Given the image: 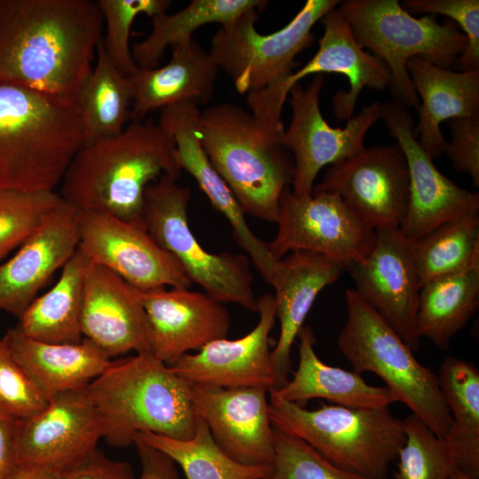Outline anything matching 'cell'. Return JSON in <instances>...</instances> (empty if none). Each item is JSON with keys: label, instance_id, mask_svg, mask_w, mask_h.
I'll list each match as a JSON object with an SVG mask.
<instances>
[{"label": "cell", "instance_id": "1", "mask_svg": "<svg viewBox=\"0 0 479 479\" xmlns=\"http://www.w3.org/2000/svg\"><path fill=\"white\" fill-rule=\"evenodd\" d=\"M104 19L92 0H0V82L75 105Z\"/></svg>", "mask_w": 479, "mask_h": 479}, {"label": "cell", "instance_id": "2", "mask_svg": "<svg viewBox=\"0 0 479 479\" xmlns=\"http://www.w3.org/2000/svg\"><path fill=\"white\" fill-rule=\"evenodd\" d=\"M181 170L170 134L152 120L131 122L118 135L78 150L59 194L79 211L131 221L142 218L146 187L163 175L179 177Z\"/></svg>", "mask_w": 479, "mask_h": 479}, {"label": "cell", "instance_id": "3", "mask_svg": "<svg viewBox=\"0 0 479 479\" xmlns=\"http://www.w3.org/2000/svg\"><path fill=\"white\" fill-rule=\"evenodd\" d=\"M83 144L75 105L0 82V190L53 192Z\"/></svg>", "mask_w": 479, "mask_h": 479}, {"label": "cell", "instance_id": "4", "mask_svg": "<svg viewBox=\"0 0 479 479\" xmlns=\"http://www.w3.org/2000/svg\"><path fill=\"white\" fill-rule=\"evenodd\" d=\"M85 391L113 447H128L141 432L181 440L195 432L188 382L151 352L113 360Z\"/></svg>", "mask_w": 479, "mask_h": 479}, {"label": "cell", "instance_id": "5", "mask_svg": "<svg viewBox=\"0 0 479 479\" xmlns=\"http://www.w3.org/2000/svg\"><path fill=\"white\" fill-rule=\"evenodd\" d=\"M284 131L266 127L230 102L207 108L200 121L202 148L243 212L272 223L294 173Z\"/></svg>", "mask_w": 479, "mask_h": 479}, {"label": "cell", "instance_id": "6", "mask_svg": "<svg viewBox=\"0 0 479 479\" xmlns=\"http://www.w3.org/2000/svg\"><path fill=\"white\" fill-rule=\"evenodd\" d=\"M269 413L274 428L304 441L334 466L370 477H387L405 442L403 420L389 407L321 404L308 410L269 393Z\"/></svg>", "mask_w": 479, "mask_h": 479}, {"label": "cell", "instance_id": "7", "mask_svg": "<svg viewBox=\"0 0 479 479\" xmlns=\"http://www.w3.org/2000/svg\"><path fill=\"white\" fill-rule=\"evenodd\" d=\"M347 320L337 344L357 374L381 377L412 412L440 438L447 435L452 417L437 375L421 365L393 328L355 291L345 293Z\"/></svg>", "mask_w": 479, "mask_h": 479}, {"label": "cell", "instance_id": "8", "mask_svg": "<svg viewBox=\"0 0 479 479\" xmlns=\"http://www.w3.org/2000/svg\"><path fill=\"white\" fill-rule=\"evenodd\" d=\"M356 40L387 66L394 101L415 109L419 97L407 70L413 57L449 68L467 46L452 21L440 24L436 15L415 18L397 0H346L338 5Z\"/></svg>", "mask_w": 479, "mask_h": 479}, {"label": "cell", "instance_id": "9", "mask_svg": "<svg viewBox=\"0 0 479 479\" xmlns=\"http://www.w3.org/2000/svg\"><path fill=\"white\" fill-rule=\"evenodd\" d=\"M177 179L163 175L146 187L141 216L147 232L207 294L257 312L248 257L230 252L214 254L201 247L187 220L191 189L181 186Z\"/></svg>", "mask_w": 479, "mask_h": 479}, {"label": "cell", "instance_id": "10", "mask_svg": "<svg viewBox=\"0 0 479 479\" xmlns=\"http://www.w3.org/2000/svg\"><path fill=\"white\" fill-rule=\"evenodd\" d=\"M339 0H308L283 28L270 35L255 27L261 11L250 10L221 25L211 40L210 54L239 93L248 94L285 81L294 59L314 41L312 27Z\"/></svg>", "mask_w": 479, "mask_h": 479}, {"label": "cell", "instance_id": "11", "mask_svg": "<svg viewBox=\"0 0 479 479\" xmlns=\"http://www.w3.org/2000/svg\"><path fill=\"white\" fill-rule=\"evenodd\" d=\"M276 223L278 232L268 246L277 260L303 250L324 255L346 271L367 256L375 242V230L340 196L315 187L310 196L285 188Z\"/></svg>", "mask_w": 479, "mask_h": 479}, {"label": "cell", "instance_id": "12", "mask_svg": "<svg viewBox=\"0 0 479 479\" xmlns=\"http://www.w3.org/2000/svg\"><path fill=\"white\" fill-rule=\"evenodd\" d=\"M324 82V75H316L306 87L295 83L288 93L292 117L284 131L283 144L294 160L290 188L297 196L312 194L314 181L322 168L362 150L365 134L381 119L382 103L375 101L363 106L344 128L331 127L319 106Z\"/></svg>", "mask_w": 479, "mask_h": 479}, {"label": "cell", "instance_id": "13", "mask_svg": "<svg viewBox=\"0 0 479 479\" xmlns=\"http://www.w3.org/2000/svg\"><path fill=\"white\" fill-rule=\"evenodd\" d=\"M80 250L140 291L158 287L190 288L181 264L161 248L142 218L126 221L98 212L79 211Z\"/></svg>", "mask_w": 479, "mask_h": 479}, {"label": "cell", "instance_id": "14", "mask_svg": "<svg viewBox=\"0 0 479 479\" xmlns=\"http://www.w3.org/2000/svg\"><path fill=\"white\" fill-rule=\"evenodd\" d=\"M317 189L334 192L374 230L401 225L409 201V173L397 144L364 147L330 165Z\"/></svg>", "mask_w": 479, "mask_h": 479}, {"label": "cell", "instance_id": "15", "mask_svg": "<svg viewBox=\"0 0 479 479\" xmlns=\"http://www.w3.org/2000/svg\"><path fill=\"white\" fill-rule=\"evenodd\" d=\"M381 119L403 150L409 173V201L399 226L413 242L440 225L479 210V193L458 186L442 174L414 136L409 108L397 101L382 103Z\"/></svg>", "mask_w": 479, "mask_h": 479}, {"label": "cell", "instance_id": "16", "mask_svg": "<svg viewBox=\"0 0 479 479\" xmlns=\"http://www.w3.org/2000/svg\"><path fill=\"white\" fill-rule=\"evenodd\" d=\"M347 270L359 296L417 351L421 343L416 326L420 283L412 244L399 228L376 229L371 252Z\"/></svg>", "mask_w": 479, "mask_h": 479}, {"label": "cell", "instance_id": "17", "mask_svg": "<svg viewBox=\"0 0 479 479\" xmlns=\"http://www.w3.org/2000/svg\"><path fill=\"white\" fill-rule=\"evenodd\" d=\"M100 417L85 389L58 394L38 414L19 421L18 464L62 474L98 448Z\"/></svg>", "mask_w": 479, "mask_h": 479}, {"label": "cell", "instance_id": "18", "mask_svg": "<svg viewBox=\"0 0 479 479\" xmlns=\"http://www.w3.org/2000/svg\"><path fill=\"white\" fill-rule=\"evenodd\" d=\"M188 386L196 414L229 457L249 467L272 465L275 437L267 389H224L190 382Z\"/></svg>", "mask_w": 479, "mask_h": 479}, {"label": "cell", "instance_id": "19", "mask_svg": "<svg viewBox=\"0 0 479 479\" xmlns=\"http://www.w3.org/2000/svg\"><path fill=\"white\" fill-rule=\"evenodd\" d=\"M257 312L258 323L245 336L213 341L196 354H185L169 366L190 383L224 389H277L270 338L276 319L271 294L266 293L257 298Z\"/></svg>", "mask_w": 479, "mask_h": 479}, {"label": "cell", "instance_id": "20", "mask_svg": "<svg viewBox=\"0 0 479 479\" xmlns=\"http://www.w3.org/2000/svg\"><path fill=\"white\" fill-rule=\"evenodd\" d=\"M201 111L192 101H184L160 109L158 123L173 137L177 161L198 183L212 206L230 223L234 240L251 258L263 280L272 285L279 261L268 243L256 237L245 220L236 198L213 168L200 144Z\"/></svg>", "mask_w": 479, "mask_h": 479}, {"label": "cell", "instance_id": "21", "mask_svg": "<svg viewBox=\"0 0 479 479\" xmlns=\"http://www.w3.org/2000/svg\"><path fill=\"white\" fill-rule=\"evenodd\" d=\"M146 314L151 353L171 365L190 350L226 338L230 315L224 303L205 292L158 287L141 291Z\"/></svg>", "mask_w": 479, "mask_h": 479}, {"label": "cell", "instance_id": "22", "mask_svg": "<svg viewBox=\"0 0 479 479\" xmlns=\"http://www.w3.org/2000/svg\"><path fill=\"white\" fill-rule=\"evenodd\" d=\"M81 328L109 357L151 352L150 330L141 291L109 269L89 262L83 286Z\"/></svg>", "mask_w": 479, "mask_h": 479}, {"label": "cell", "instance_id": "23", "mask_svg": "<svg viewBox=\"0 0 479 479\" xmlns=\"http://www.w3.org/2000/svg\"><path fill=\"white\" fill-rule=\"evenodd\" d=\"M79 210L63 202L0 264V310L18 318L78 248Z\"/></svg>", "mask_w": 479, "mask_h": 479}, {"label": "cell", "instance_id": "24", "mask_svg": "<svg viewBox=\"0 0 479 479\" xmlns=\"http://www.w3.org/2000/svg\"><path fill=\"white\" fill-rule=\"evenodd\" d=\"M324 33L316 54L285 80L288 90L310 75L338 74L347 77L349 90H339L332 98L334 114L349 121L365 87L383 90L389 86L390 75L385 63L367 52L356 40L349 23L338 7L321 18Z\"/></svg>", "mask_w": 479, "mask_h": 479}, {"label": "cell", "instance_id": "25", "mask_svg": "<svg viewBox=\"0 0 479 479\" xmlns=\"http://www.w3.org/2000/svg\"><path fill=\"white\" fill-rule=\"evenodd\" d=\"M344 271L339 263L309 251H293L280 259L271 285L280 326L279 340L271 350L277 389L288 381L291 349L316 297Z\"/></svg>", "mask_w": 479, "mask_h": 479}, {"label": "cell", "instance_id": "26", "mask_svg": "<svg viewBox=\"0 0 479 479\" xmlns=\"http://www.w3.org/2000/svg\"><path fill=\"white\" fill-rule=\"evenodd\" d=\"M172 49L161 67L137 69L129 76L133 88L130 121L151 111L184 101L208 104L213 98L219 67L209 51L193 37Z\"/></svg>", "mask_w": 479, "mask_h": 479}, {"label": "cell", "instance_id": "27", "mask_svg": "<svg viewBox=\"0 0 479 479\" xmlns=\"http://www.w3.org/2000/svg\"><path fill=\"white\" fill-rule=\"evenodd\" d=\"M407 70L421 100L413 133L434 160L447 144L440 129L444 121L479 117V70L452 71L420 57L412 58Z\"/></svg>", "mask_w": 479, "mask_h": 479}, {"label": "cell", "instance_id": "28", "mask_svg": "<svg viewBox=\"0 0 479 479\" xmlns=\"http://www.w3.org/2000/svg\"><path fill=\"white\" fill-rule=\"evenodd\" d=\"M4 338L8 348L43 397L83 390L112 364L102 349L83 338L79 343H49L24 335L16 326Z\"/></svg>", "mask_w": 479, "mask_h": 479}, {"label": "cell", "instance_id": "29", "mask_svg": "<svg viewBox=\"0 0 479 479\" xmlns=\"http://www.w3.org/2000/svg\"><path fill=\"white\" fill-rule=\"evenodd\" d=\"M299 365L291 380L269 391L272 396L301 406L314 398L351 408H382L398 402L386 386L366 383L360 374L323 363L314 350L315 336L310 326H302L298 335Z\"/></svg>", "mask_w": 479, "mask_h": 479}, {"label": "cell", "instance_id": "30", "mask_svg": "<svg viewBox=\"0 0 479 479\" xmlns=\"http://www.w3.org/2000/svg\"><path fill=\"white\" fill-rule=\"evenodd\" d=\"M89 260L76 250L61 269L56 284L37 296L19 318L16 327L27 337L49 343H79L81 315Z\"/></svg>", "mask_w": 479, "mask_h": 479}, {"label": "cell", "instance_id": "31", "mask_svg": "<svg viewBox=\"0 0 479 479\" xmlns=\"http://www.w3.org/2000/svg\"><path fill=\"white\" fill-rule=\"evenodd\" d=\"M479 307V264L435 278L420 290L417 332L447 350Z\"/></svg>", "mask_w": 479, "mask_h": 479}, {"label": "cell", "instance_id": "32", "mask_svg": "<svg viewBox=\"0 0 479 479\" xmlns=\"http://www.w3.org/2000/svg\"><path fill=\"white\" fill-rule=\"evenodd\" d=\"M436 375L452 417L443 439L458 469L479 477V370L468 360L448 357Z\"/></svg>", "mask_w": 479, "mask_h": 479}, {"label": "cell", "instance_id": "33", "mask_svg": "<svg viewBox=\"0 0 479 479\" xmlns=\"http://www.w3.org/2000/svg\"><path fill=\"white\" fill-rule=\"evenodd\" d=\"M133 88L129 76L112 63L101 40L96 64L77 94L75 105L88 145L121 133L130 121Z\"/></svg>", "mask_w": 479, "mask_h": 479}, {"label": "cell", "instance_id": "34", "mask_svg": "<svg viewBox=\"0 0 479 479\" xmlns=\"http://www.w3.org/2000/svg\"><path fill=\"white\" fill-rule=\"evenodd\" d=\"M267 4L263 0H192L174 14L163 13L152 19L151 33L132 46L134 61L139 67H157L169 46L187 42L199 27L229 23L250 10H263Z\"/></svg>", "mask_w": 479, "mask_h": 479}, {"label": "cell", "instance_id": "35", "mask_svg": "<svg viewBox=\"0 0 479 479\" xmlns=\"http://www.w3.org/2000/svg\"><path fill=\"white\" fill-rule=\"evenodd\" d=\"M135 439L169 456L181 467L187 479H267L271 470V466L249 467L233 460L217 445L199 415L195 432L189 439L151 432L137 433Z\"/></svg>", "mask_w": 479, "mask_h": 479}, {"label": "cell", "instance_id": "36", "mask_svg": "<svg viewBox=\"0 0 479 479\" xmlns=\"http://www.w3.org/2000/svg\"><path fill=\"white\" fill-rule=\"evenodd\" d=\"M420 287L479 264V210L451 220L411 242Z\"/></svg>", "mask_w": 479, "mask_h": 479}, {"label": "cell", "instance_id": "37", "mask_svg": "<svg viewBox=\"0 0 479 479\" xmlns=\"http://www.w3.org/2000/svg\"><path fill=\"white\" fill-rule=\"evenodd\" d=\"M403 423L405 442L397 455L395 479H448L458 466L444 440L412 412Z\"/></svg>", "mask_w": 479, "mask_h": 479}, {"label": "cell", "instance_id": "38", "mask_svg": "<svg viewBox=\"0 0 479 479\" xmlns=\"http://www.w3.org/2000/svg\"><path fill=\"white\" fill-rule=\"evenodd\" d=\"M63 200L54 191L0 190V261L20 247Z\"/></svg>", "mask_w": 479, "mask_h": 479}, {"label": "cell", "instance_id": "39", "mask_svg": "<svg viewBox=\"0 0 479 479\" xmlns=\"http://www.w3.org/2000/svg\"><path fill=\"white\" fill-rule=\"evenodd\" d=\"M106 24L105 50L112 63L124 75L130 76L137 69L130 34L133 21L139 14L152 19L166 13L172 2L169 0H98Z\"/></svg>", "mask_w": 479, "mask_h": 479}, {"label": "cell", "instance_id": "40", "mask_svg": "<svg viewBox=\"0 0 479 479\" xmlns=\"http://www.w3.org/2000/svg\"><path fill=\"white\" fill-rule=\"evenodd\" d=\"M275 457L267 479H388L339 468L300 438L274 428Z\"/></svg>", "mask_w": 479, "mask_h": 479}, {"label": "cell", "instance_id": "41", "mask_svg": "<svg viewBox=\"0 0 479 479\" xmlns=\"http://www.w3.org/2000/svg\"><path fill=\"white\" fill-rule=\"evenodd\" d=\"M48 400L12 355L6 341L0 339V410L23 420L41 412Z\"/></svg>", "mask_w": 479, "mask_h": 479}, {"label": "cell", "instance_id": "42", "mask_svg": "<svg viewBox=\"0 0 479 479\" xmlns=\"http://www.w3.org/2000/svg\"><path fill=\"white\" fill-rule=\"evenodd\" d=\"M400 4L411 15L442 14L458 23L467 39V46L452 67L460 72L479 70L478 0H405Z\"/></svg>", "mask_w": 479, "mask_h": 479}, {"label": "cell", "instance_id": "43", "mask_svg": "<svg viewBox=\"0 0 479 479\" xmlns=\"http://www.w3.org/2000/svg\"><path fill=\"white\" fill-rule=\"evenodd\" d=\"M452 139L444 153L457 171L471 177L473 185L479 186V117H456L447 121Z\"/></svg>", "mask_w": 479, "mask_h": 479}, {"label": "cell", "instance_id": "44", "mask_svg": "<svg viewBox=\"0 0 479 479\" xmlns=\"http://www.w3.org/2000/svg\"><path fill=\"white\" fill-rule=\"evenodd\" d=\"M59 479H135L128 462L107 458L96 449L82 460L60 475Z\"/></svg>", "mask_w": 479, "mask_h": 479}, {"label": "cell", "instance_id": "45", "mask_svg": "<svg viewBox=\"0 0 479 479\" xmlns=\"http://www.w3.org/2000/svg\"><path fill=\"white\" fill-rule=\"evenodd\" d=\"M142 471L139 479H179L176 463L153 446L135 439Z\"/></svg>", "mask_w": 479, "mask_h": 479}, {"label": "cell", "instance_id": "46", "mask_svg": "<svg viewBox=\"0 0 479 479\" xmlns=\"http://www.w3.org/2000/svg\"><path fill=\"white\" fill-rule=\"evenodd\" d=\"M19 421L0 410V479H7L18 466Z\"/></svg>", "mask_w": 479, "mask_h": 479}, {"label": "cell", "instance_id": "47", "mask_svg": "<svg viewBox=\"0 0 479 479\" xmlns=\"http://www.w3.org/2000/svg\"><path fill=\"white\" fill-rule=\"evenodd\" d=\"M60 474L28 465L18 464L7 479H59Z\"/></svg>", "mask_w": 479, "mask_h": 479}, {"label": "cell", "instance_id": "48", "mask_svg": "<svg viewBox=\"0 0 479 479\" xmlns=\"http://www.w3.org/2000/svg\"><path fill=\"white\" fill-rule=\"evenodd\" d=\"M448 479H479V477L457 469L448 477Z\"/></svg>", "mask_w": 479, "mask_h": 479}]
</instances>
